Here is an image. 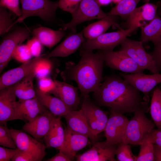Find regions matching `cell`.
I'll use <instances>...</instances> for the list:
<instances>
[{"mask_svg":"<svg viewBox=\"0 0 161 161\" xmlns=\"http://www.w3.org/2000/svg\"><path fill=\"white\" fill-rule=\"evenodd\" d=\"M19 150L18 149H13L0 146V161H11Z\"/></svg>","mask_w":161,"mask_h":161,"instance_id":"cell-43","label":"cell"},{"mask_svg":"<svg viewBox=\"0 0 161 161\" xmlns=\"http://www.w3.org/2000/svg\"><path fill=\"white\" fill-rule=\"evenodd\" d=\"M55 87L49 94L61 99L72 110H76L80 100L78 89L65 82L55 80Z\"/></svg>","mask_w":161,"mask_h":161,"instance_id":"cell-21","label":"cell"},{"mask_svg":"<svg viewBox=\"0 0 161 161\" xmlns=\"http://www.w3.org/2000/svg\"><path fill=\"white\" fill-rule=\"evenodd\" d=\"M123 79L144 94V101L147 103L149 101V94L157 85L161 83V74L146 75L138 73L120 74Z\"/></svg>","mask_w":161,"mask_h":161,"instance_id":"cell-11","label":"cell"},{"mask_svg":"<svg viewBox=\"0 0 161 161\" xmlns=\"http://www.w3.org/2000/svg\"><path fill=\"white\" fill-rule=\"evenodd\" d=\"M137 29L134 27L126 30L122 29L117 31L105 33L95 38L86 40L81 47L90 51L95 49L113 51L116 47L121 44L127 37Z\"/></svg>","mask_w":161,"mask_h":161,"instance_id":"cell-6","label":"cell"},{"mask_svg":"<svg viewBox=\"0 0 161 161\" xmlns=\"http://www.w3.org/2000/svg\"><path fill=\"white\" fill-rule=\"evenodd\" d=\"M38 79V89L43 92L49 93L55 87V80L47 77Z\"/></svg>","mask_w":161,"mask_h":161,"instance_id":"cell-41","label":"cell"},{"mask_svg":"<svg viewBox=\"0 0 161 161\" xmlns=\"http://www.w3.org/2000/svg\"><path fill=\"white\" fill-rule=\"evenodd\" d=\"M32 56L27 44H21L16 47L13 52L12 58L24 63L31 60Z\"/></svg>","mask_w":161,"mask_h":161,"instance_id":"cell-37","label":"cell"},{"mask_svg":"<svg viewBox=\"0 0 161 161\" xmlns=\"http://www.w3.org/2000/svg\"><path fill=\"white\" fill-rule=\"evenodd\" d=\"M65 137L64 142L59 150L73 160L77 152L87 145L89 138L83 135L75 132L65 127Z\"/></svg>","mask_w":161,"mask_h":161,"instance_id":"cell-19","label":"cell"},{"mask_svg":"<svg viewBox=\"0 0 161 161\" xmlns=\"http://www.w3.org/2000/svg\"><path fill=\"white\" fill-rule=\"evenodd\" d=\"M160 95H161V89H160Z\"/></svg>","mask_w":161,"mask_h":161,"instance_id":"cell-50","label":"cell"},{"mask_svg":"<svg viewBox=\"0 0 161 161\" xmlns=\"http://www.w3.org/2000/svg\"><path fill=\"white\" fill-rule=\"evenodd\" d=\"M140 0H121L107 14L120 16L123 18H127L136 8Z\"/></svg>","mask_w":161,"mask_h":161,"instance_id":"cell-31","label":"cell"},{"mask_svg":"<svg viewBox=\"0 0 161 161\" xmlns=\"http://www.w3.org/2000/svg\"><path fill=\"white\" fill-rule=\"evenodd\" d=\"M140 150L135 161H154V144L144 142L140 145Z\"/></svg>","mask_w":161,"mask_h":161,"instance_id":"cell-33","label":"cell"},{"mask_svg":"<svg viewBox=\"0 0 161 161\" xmlns=\"http://www.w3.org/2000/svg\"><path fill=\"white\" fill-rule=\"evenodd\" d=\"M20 0H0V7L8 9L16 16L21 15V10L19 7Z\"/></svg>","mask_w":161,"mask_h":161,"instance_id":"cell-40","label":"cell"},{"mask_svg":"<svg viewBox=\"0 0 161 161\" xmlns=\"http://www.w3.org/2000/svg\"><path fill=\"white\" fill-rule=\"evenodd\" d=\"M44 157L30 152L19 150L11 159L12 161H41Z\"/></svg>","mask_w":161,"mask_h":161,"instance_id":"cell-38","label":"cell"},{"mask_svg":"<svg viewBox=\"0 0 161 161\" xmlns=\"http://www.w3.org/2000/svg\"><path fill=\"white\" fill-rule=\"evenodd\" d=\"M140 92L120 75H113L104 78L99 88L93 92V97L99 106L124 114L134 113L148 105L144 101Z\"/></svg>","mask_w":161,"mask_h":161,"instance_id":"cell-1","label":"cell"},{"mask_svg":"<svg viewBox=\"0 0 161 161\" xmlns=\"http://www.w3.org/2000/svg\"><path fill=\"white\" fill-rule=\"evenodd\" d=\"M140 28V41L143 43L151 41L154 46L161 44V18L157 15L152 20Z\"/></svg>","mask_w":161,"mask_h":161,"instance_id":"cell-28","label":"cell"},{"mask_svg":"<svg viewBox=\"0 0 161 161\" xmlns=\"http://www.w3.org/2000/svg\"><path fill=\"white\" fill-rule=\"evenodd\" d=\"M47 110L36 97L28 99H19L16 103L15 120L30 121Z\"/></svg>","mask_w":161,"mask_h":161,"instance_id":"cell-17","label":"cell"},{"mask_svg":"<svg viewBox=\"0 0 161 161\" xmlns=\"http://www.w3.org/2000/svg\"><path fill=\"white\" fill-rule=\"evenodd\" d=\"M80 51L79 62H67L61 76L64 81H75L82 95L87 97L90 93L97 90L101 83L104 61L102 50L94 53L80 47Z\"/></svg>","mask_w":161,"mask_h":161,"instance_id":"cell-2","label":"cell"},{"mask_svg":"<svg viewBox=\"0 0 161 161\" xmlns=\"http://www.w3.org/2000/svg\"><path fill=\"white\" fill-rule=\"evenodd\" d=\"M27 45L32 56L37 57L40 56L42 49V44L36 38L33 37L28 40Z\"/></svg>","mask_w":161,"mask_h":161,"instance_id":"cell-42","label":"cell"},{"mask_svg":"<svg viewBox=\"0 0 161 161\" xmlns=\"http://www.w3.org/2000/svg\"><path fill=\"white\" fill-rule=\"evenodd\" d=\"M17 97L14 84L0 89V124L15 120Z\"/></svg>","mask_w":161,"mask_h":161,"instance_id":"cell-15","label":"cell"},{"mask_svg":"<svg viewBox=\"0 0 161 161\" xmlns=\"http://www.w3.org/2000/svg\"><path fill=\"white\" fill-rule=\"evenodd\" d=\"M57 117L48 110L23 126L22 130L38 141L48 132L52 120Z\"/></svg>","mask_w":161,"mask_h":161,"instance_id":"cell-20","label":"cell"},{"mask_svg":"<svg viewBox=\"0 0 161 161\" xmlns=\"http://www.w3.org/2000/svg\"><path fill=\"white\" fill-rule=\"evenodd\" d=\"M102 51L104 62L110 68L131 74L143 73L144 70L124 52Z\"/></svg>","mask_w":161,"mask_h":161,"instance_id":"cell-9","label":"cell"},{"mask_svg":"<svg viewBox=\"0 0 161 161\" xmlns=\"http://www.w3.org/2000/svg\"><path fill=\"white\" fill-rule=\"evenodd\" d=\"M100 4H107L110 3L112 1L111 0H98Z\"/></svg>","mask_w":161,"mask_h":161,"instance_id":"cell-48","label":"cell"},{"mask_svg":"<svg viewBox=\"0 0 161 161\" xmlns=\"http://www.w3.org/2000/svg\"><path fill=\"white\" fill-rule=\"evenodd\" d=\"M150 54L152 56L160 73L161 71V44L154 46L153 50Z\"/></svg>","mask_w":161,"mask_h":161,"instance_id":"cell-45","label":"cell"},{"mask_svg":"<svg viewBox=\"0 0 161 161\" xmlns=\"http://www.w3.org/2000/svg\"><path fill=\"white\" fill-rule=\"evenodd\" d=\"M150 1V0H143L144 1L145 3H148Z\"/></svg>","mask_w":161,"mask_h":161,"instance_id":"cell-49","label":"cell"},{"mask_svg":"<svg viewBox=\"0 0 161 161\" xmlns=\"http://www.w3.org/2000/svg\"><path fill=\"white\" fill-rule=\"evenodd\" d=\"M35 90L36 97L39 101L56 117H64L72 110L60 98L43 92L38 88H36Z\"/></svg>","mask_w":161,"mask_h":161,"instance_id":"cell-24","label":"cell"},{"mask_svg":"<svg viewBox=\"0 0 161 161\" xmlns=\"http://www.w3.org/2000/svg\"><path fill=\"white\" fill-rule=\"evenodd\" d=\"M83 0H59L58 7L62 10L72 13Z\"/></svg>","mask_w":161,"mask_h":161,"instance_id":"cell-39","label":"cell"},{"mask_svg":"<svg viewBox=\"0 0 161 161\" xmlns=\"http://www.w3.org/2000/svg\"><path fill=\"white\" fill-rule=\"evenodd\" d=\"M115 155L118 161H135L136 157L129 144L122 142L118 144Z\"/></svg>","mask_w":161,"mask_h":161,"instance_id":"cell-35","label":"cell"},{"mask_svg":"<svg viewBox=\"0 0 161 161\" xmlns=\"http://www.w3.org/2000/svg\"><path fill=\"white\" fill-rule=\"evenodd\" d=\"M118 145L112 144L106 140L96 142L89 150L76 155L77 161H115V152Z\"/></svg>","mask_w":161,"mask_h":161,"instance_id":"cell-13","label":"cell"},{"mask_svg":"<svg viewBox=\"0 0 161 161\" xmlns=\"http://www.w3.org/2000/svg\"><path fill=\"white\" fill-rule=\"evenodd\" d=\"M64 31L61 29L55 30L40 27L34 29L32 34L43 45L50 48L57 44L65 35Z\"/></svg>","mask_w":161,"mask_h":161,"instance_id":"cell-27","label":"cell"},{"mask_svg":"<svg viewBox=\"0 0 161 161\" xmlns=\"http://www.w3.org/2000/svg\"><path fill=\"white\" fill-rule=\"evenodd\" d=\"M129 120L123 114L110 110V115L104 131L106 140L118 145L122 142Z\"/></svg>","mask_w":161,"mask_h":161,"instance_id":"cell-12","label":"cell"},{"mask_svg":"<svg viewBox=\"0 0 161 161\" xmlns=\"http://www.w3.org/2000/svg\"><path fill=\"white\" fill-rule=\"evenodd\" d=\"M30 36V30L24 27H17L6 35L0 46V72L3 71L12 58L13 52Z\"/></svg>","mask_w":161,"mask_h":161,"instance_id":"cell-7","label":"cell"},{"mask_svg":"<svg viewBox=\"0 0 161 161\" xmlns=\"http://www.w3.org/2000/svg\"><path fill=\"white\" fill-rule=\"evenodd\" d=\"M13 138L19 150L31 152L44 158L47 154L45 145L40 142L24 131L10 129Z\"/></svg>","mask_w":161,"mask_h":161,"instance_id":"cell-16","label":"cell"},{"mask_svg":"<svg viewBox=\"0 0 161 161\" xmlns=\"http://www.w3.org/2000/svg\"><path fill=\"white\" fill-rule=\"evenodd\" d=\"M64 117L69 129L87 136L94 143L97 142V135L90 128L81 109L78 110H71Z\"/></svg>","mask_w":161,"mask_h":161,"instance_id":"cell-18","label":"cell"},{"mask_svg":"<svg viewBox=\"0 0 161 161\" xmlns=\"http://www.w3.org/2000/svg\"><path fill=\"white\" fill-rule=\"evenodd\" d=\"M35 77L34 72L14 84L15 93L19 99L26 100L36 97L35 90L33 84Z\"/></svg>","mask_w":161,"mask_h":161,"instance_id":"cell-29","label":"cell"},{"mask_svg":"<svg viewBox=\"0 0 161 161\" xmlns=\"http://www.w3.org/2000/svg\"><path fill=\"white\" fill-rule=\"evenodd\" d=\"M121 44L120 50L125 52L141 68L153 74L160 73L152 56L145 51L142 41L126 38Z\"/></svg>","mask_w":161,"mask_h":161,"instance_id":"cell-8","label":"cell"},{"mask_svg":"<svg viewBox=\"0 0 161 161\" xmlns=\"http://www.w3.org/2000/svg\"><path fill=\"white\" fill-rule=\"evenodd\" d=\"M158 7L157 4L148 2L136 8L127 18V29L134 27L137 28L146 25L145 23L150 22L157 16Z\"/></svg>","mask_w":161,"mask_h":161,"instance_id":"cell-22","label":"cell"},{"mask_svg":"<svg viewBox=\"0 0 161 161\" xmlns=\"http://www.w3.org/2000/svg\"><path fill=\"white\" fill-rule=\"evenodd\" d=\"M64 129L61 118L56 117L52 121L49 128L43 138L47 148H53L59 150L64 139Z\"/></svg>","mask_w":161,"mask_h":161,"instance_id":"cell-26","label":"cell"},{"mask_svg":"<svg viewBox=\"0 0 161 161\" xmlns=\"http://www.w3.org/2000/svg\"><path fill=\"white\" fill-rule=\"evenodd\" d=\"M0 145L9 148L18 149L7 123L0 126Z\"/></svg>","mask_w":161,"mask_h":161,"instance_id":"cell-34","label":"cell"},{"mask_svg":"<svg viewBox=\"0 0 161 161\" xmlns=\"http://www.w3.org/2000/svg\"><path fill=\"white\" fill-rule=\"evenodd\" d=\"M116 16L107 14L99 21L86 27L83 30L84 38L87 40L95 38L105 33L112 26L122 29L116 22Z\"/></svg>","mask_w":161,"mask_h":161,"instance_id":"cell-25","label":"cell"},{"mask_svg":"<svg viewBox=\"0 0 161 161\" xmlns=\"http://www.w3.org/2000/svg\"><path fill=\"white\" fill-rule=\"evenodd\" d=\"M20 2L21 5V15L13 25L32 16L39 17L45 22L50 21L55 18L58 7V2L50 0H20Z\"/></svg>","mask_w":161,"mask_h":161,"instance_id":"cell-4","label":"cell"},{"mask_svg":"<svg viewBox=\"0 0 161 161\" xmlns=\"http://www.w3.org/2000/svg\"><path fill=\"white\" fill-rule=\"evenodd\" d=\"M12 12H8L7 8L0 7V35L2 36L8 32L13 26Z\"/></svg>","mask_w":161,"mask_h":161,"instance_id":"cell-32","label":"cell"},{"mask_svg":"<svg viewBox=\"0 0 161 161\" xmlns=\"http://www.w3.org/2000/svg\"><path fill=\"white\" fill-rule=\"evenodd\" d=\"M154 161H161V147L154 144Z\"/></svg>","mask_w":161,"mask_h":161,"instance_id":"cell-47","label":"cell"},{"mask_svg":"<svg viewBox=\"0 0 161 161\" xmlns=\"http://www.w3.org/2000/svg\"><path fill=\"white\" fill-rule=\"evenodd\" d=\"M83 32L73 33L67 37L49 53L47 58L65 57L74 53L86 41Z\"/></svg>","mask_w":161,"mask_h":161,"instance_id":"cell-23","label":"cell"},{"mask_svg":"<svg viewBox=\"0 0 161 161\" xmlns=\"http://www.w3.org/2000/svg\"><path fill=\"white\" fill-rule=\"evenodd\" d=\"M47 161H71V160L62 151L59 152L53 157L47 159Z\"/></svg>","mask_w":161,"mask_h":161,"instance_id":"cell-46","label":"cell"},{"mask_svg":"<svg viewBox=\"0 0 161 161\" xmlns=\"http://www.w3.org/2000/svg\"><path fill=\"white\" fill-rule=\"evenodd\" d=\"M91 129L97 135L104 131L109 117L107 112L102 110L89 98L84 97L81 109Z\"/></svg>","mask_w":161,"mask_h":161,"instance_id":"cell-10","label":"cell"},{"mask_svg":"<svg viewBox=\"0 0 161 161\" xmlns=\"http://www.w3.org/2000/svg\"><path fill=\"white\" fill-rule=\"evenodd\" d=\"M71 14V20L61 26L64 30H70L73 33L76 32V27L79 24L93 19H100L107 15L101 9L98 0H83Z\"/></svg>","mask_w":161,"mask_h":161,"instance_id":"cell-5","label":"cell"},{"mask_svg":"<svg viewBox=\"0 0 161 161\" xmlns=\"http://www.w3.org/2000/svg\"><path fill=\"white\" fill-rule=\"evenodd\" d=\"M151 118L158 129H161V97L160 89H154L150 108Z\"/></svg>","mask_w":161,"mask_h":161,"instance_id":"cell-30","label":"cell"},{"mask_svg":"<svg viewBox=\"0 0 161 161\" xmlns=\"http://www.w3.org/2000/svg\"><path fill=\"white\" fill-rule=\"evenodd\" d=\"M42 57L31 59L19 66L4 73L0 78V89L13 85L27 76L35 72Z\"/></svg>","mask_w":161,"mask_h":161,"instance_id":"cell-14","label":"cell"},{"mask_svg":"<svg viewBox=\"0 0 161 161\" xmlns=\"http://www.w3.org/2000/svg\"><path fill=\"white\" fill-rule=\"evenodd\" d=\"M160 14L161 15V10L160 12Z\"/></svg>","mask_w":161,"mask_h":161,"instance_id":"cell-51","label":"cell"},{"mask_svg":"<svg viewBox=\"0 0 161 161\" xmlns=\"http://www.w3.org/2000/svg\"><path fill=\"white\" fill-rule=\"evenodd\" d=\"M144 142L151 143L161 147V129L154 128Z\"/></svg>","mask_w":161,"mask_h":161,"instance_id":"cell-44","label":"cell"},{"mask_svg":"<svg viewBox=\"0 0 161 161\" xmlns=\"http://www.w3.org/2000/svg\"><path fill=\"white\" fill-rule=\"evenodd\" d=\"M49 58H41L35 68V77L38 79L47 77L50 73L52 69L51 61Z\"/></svg>","mask_w":161,"mask_h":161,"instance_id":"cell-36","label":"cell"},{"mask_svg":"<svg viewBox=\"0 0 161 161\" xmlns=\"http://www.w3.org/2000/svg\"><path fill=\"white\" fill-rule=\"evenodd\" d=\"M148 105L138 109L127 124L122 143L140 145L144 143L156 126L154 122L145 115L148 110Z\"/></svg>","mask_w":161,"mask_h":161,"instance_id":"cell-3","label":"cell"}]
</instances>
